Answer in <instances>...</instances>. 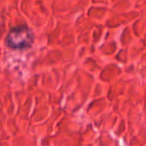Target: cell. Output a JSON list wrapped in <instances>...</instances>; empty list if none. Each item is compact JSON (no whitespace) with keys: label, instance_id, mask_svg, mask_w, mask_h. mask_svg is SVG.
I'll return each mask as SVG.
<instances>
[{"label":"cell","instance_id":"6da1fadb","mask_svg":"<svg viewBox=\"0 0 146 146\" xmlns=\"http://www.w3.org/2000/svg\"><path fill=\"white\" fill-rule=\"evenodd\" d=\"M6 40L7 44L12 49H24L32 44L33 35L27 27H16L11 30Z\"/></svg>","mask_w":146,"mask_h":146}]
</instances>
